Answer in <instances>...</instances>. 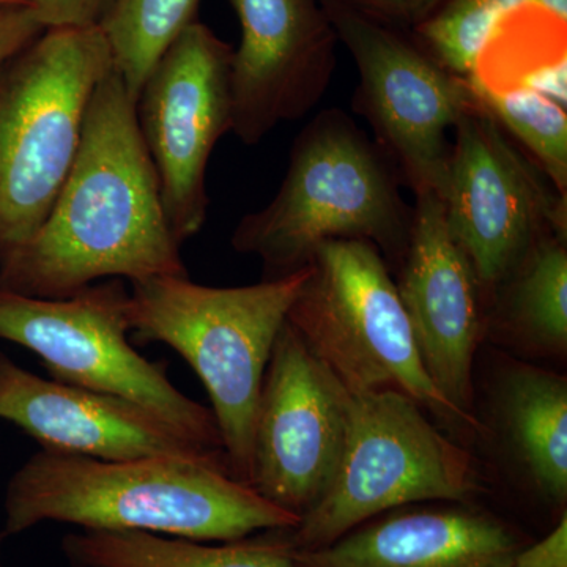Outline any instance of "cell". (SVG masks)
<instances>
[{"label":"cell","instance_id":"24","mask_svg":"<svg viewBox=\"0 0 567 567\" xmlns=\"http://www.w3.org/2000/svg\"><path fill=\"white\" fill-rule=\"evenodd\" d=\"M371 20L398 31L412 32L436 13L447 0H339Z\"/></svg>","mask_w":567,"mask_h":567},{"label":"cell","instance_id":"25","mask_svg":"<svg viewBox=\"0 0 567 567\" xmlns=\"http://www.w3.org/2000/svg\"><path fill=\"white\" fill-rule=\"evenodd\" d=\"M114 0H31L44 28H92L102 24Z\"/></svg>","mask_w":567,"mask_h":567},{"label":"cell","instance_id":"13","mask_svg":"<svg viewBox=\"0 0 567 567\" xmlns=\"http://www.w3.org/2000/svg\"><path fill=\"white\" fill-rule=\"evenodd\" d=\"M227 2L240 22L230 62V132L256 145L323 99L338 65V33L322 0Z\"/></svg>","mask_w":567,"mask_h":567},{"label":"cell","instance_id":"14","mask_svg":"<svg viewBox=\"0 0 567 567\" xmlns=\"http://www.w3.org/2000/svg\"><path fill=\"white\" fill-rule=\"evenodd\" d=\"M413 210L409 248L394 279L399 298L436 390L461 412L476 416L473 365L486 336L483 290L450 233L442 197L416 194Z\"/></svg>","mask_w":567,"mask_h":567},{"label":"cell","instance_id":"19","mask_svg":"<svg viewBox=\"0 0 567 567\" xmlns=\"http://www.w3.org/2000/svg\"><path fill=\"white\" fill-rule=\"evenodd\" d=\"M212 544L142 532L81 529L63 537L71 567H295L281 533Z\"/></svg>","mask_w":567,"mask_h":567},{"label":"cell","instance_id":"4","mask_svg":"<svg viewBox=\"0 0 567 567\" xmlns=\"http://www.w3.org/2000/svg\"><path fill=\"white\" fill-rule=\"evenodd\" d=\"M308 274L306 267L244 287L203 286L188 275L130 282V331L192 365L210 395L230 475L246 486L265 371Z\"/></svg>","mask_w":567,"mask_h":567},{"label":"cell","instance_id":"15","mask_svg":"<svg viewBox=\"0 0 567 567\" xmlns=\"http://www.w3.org/2000/svg\"><path fill=\"white\" fill-rule=\"evenodd\" d=\"M0 420L43 450L103 461L183 457L221 462L224 454L194 445L142 406L25 371L0 352ZM229 468V465H227Z\"/></svg>","mask_w":567,"mask_h":567},{"label":"cell","instance_id":"7","mask_svg":"<svg viewBox=\"0 0 567 567\" xmlns=\"http://www.w3.org/2000/svg\"><path fill=\"white\" fill-rule=\"evenodd\" d=\"M480 488L472 453L443 434L415 401L393 391L350 394L333 483L297 527L279 533L295 550H309L388 511L472 502Z\"/></svg>","mask_w":567,"mask_h":567},{"label":"cell","instance_id":"28","mask_svg":"<svg viewBox=\"0 0 567 567\" xmlns=\"http://www.w3.org/2000/svg\"><path fill=\"white\" fill-rule=\"evenodd\" d=\"M532 2L544 7V9L551 11L563 20H567V0H532Z\"/></svg>","mask_w":567,"mask_h":567},{"label":"cell","instance_id":"17","mask_svg":"<svg viewBox=\"0 0 567 567\" xmlns=\"http://www.w3.org/2000/svg\"><path fill=\"white\" fill-rule=\"evenodd\" d=\"M496 423L529 486L566 509L567 380L532 364L506 368L495 401Z\"/></svg>","mask_w":567,"mask_h":567},{"label":"cell","instance_id":"6","mask_svg":"<svg viewBox=\"0 0 567 567\" xmlns=\"http://www.w3.org/2000/svg\"><path fill=\"white\" fill-rule=\"evenodd\" d=\"M287 322L350 394L393 391L462 434H484L480 417L451 404L425 372L393 271L377 246H320Z\"/></svg>","mask_w":567,"mask_h":567},{"label":"cell","instance_id":"30","mask_svg":"<svg viewBox=\"0 0 567 567\" xmlns=\"http://www.w3.org/2000/svg\"><path fill=\"white\" fill-rule=\"evenodd\" d=\"M6 535H3V533H0V567H2V546H3V540H6Z\"/></svg>","mask_w":567,"mask_h":567},{"label":"cell","instance_id":"10","mask_svg":"<svg viewBox=\"0 0 567 567\" xmlns=\"http://www.w3.org/2000/svg\"><path fill=\"white\" fill-rule=\"evenodd\" d=\"M442 200L486 308L537 240L551 234L567 238V197L480 103L454 126Z\"/></svg>","mask_w":567,"mask_h":567},{"label":"cell","instance_id":"12","mask_svg":"<svg viewBox=\"0 0 567 567\" xmlns=\"http://www.w3.org/2000/svg\"><path fill=\"white\" fill-rule=\"evenodd\" d=\"M350 393L284 323L254 421L249 487L303 517L333 483L349 423Z\"/></svg>","mask_w":567,"mask_h":567},{"label":"cell","instance_id":"29","mask_svg":"<svg viewBox=\"0 0 567 567\" xmlns=\"http://www.w3.org/2000/svg\"><path fill=\"white\" fill-rule=\"evenodd\" d=\"M31 7V0H0V7Z\"/></svg>","mask_w":567,"mask_h":567},{"label":"cell","instance_id":"9","mask_svg":"<svg viewBox=\"0 0 567 567\" xmlns=\"http://www.w3.org/2000/svg\"><path fill=\"white\" fill-rule=\"evenodd\" d=\"M322 6L358 70L353 111L415 196L443 197L454 126L477 103L472 85L436 63L409 32L339 0Z\"/></svg>","mask_w":567,"mask_h":567},{"label":"cell","instance_id":"11","mask_svg":"<svg viewBox=\"0 0 567 567\" xmlns=\"http://www.w3.org/2000/svg\"><path fill=\"white\" fill-rule=\"evenodd\" d=\"M233 52L208 25L194 21L163 52L136 100L137 126L158 174L164 212L182 245L207 221L208 162L233 130Z\"/></svg>","mask_w":567,"mask_h":567},{"label":"cell","instance_id":"16","mask_svg":"<svg viewBox=\"0 0 567 567\" xmlns=\"http://www.w3.org/2000/svg\"><path fill=\"white\" fill-rule=\"evenodd\" d=\"M522 544L472 502H431L380 514L328 546L295 550V567H511Z\"/></svg>","mask_w":567,"mask_h":567},{"label":"cell","instance_id":"3","mask_svg":"<svg viewBox=\"0 0 567 567\" xmlns=\"http://www.w3.org/2000/svg\"><path fill=\"white\" fill-rule=\"evenodd\" d=\"M402 185L393 163L347 112L320 111L295 137L271 203L245 215L230 244L262 262L264 279L303 270L320 246L338 240L377 246L398 271L415 215Z\"/></svg>","mask_w":567,"mask_h":567},{"label":"cell","instance_id":"2","mask_svg":"<svg viewBox=\"0 0 567 567\" xmlns=\"http://www.w3.org/2000/svg\"><path fill=\"white\" fill-rule=\"evenodd\" d=\"M47 522L230 543L259 532H287L300 517L234 480L221 462L103 461L41 447L11 476L2 533L20 535Z\"/></svg>","mask_w":567,"mask_h":567},{"label":"cell","instance_id":"20","mask_svg":"<svg viewBox=\"0 0 567 567\" xmlns=\"http://www.w3.org/2000/svg\"><path fill=\"white\" fill-rule=\"evenodd\" d=\"M566 24L536 3L505 11L466 81L491 92L527 89L540 71L567 61Z\"/></svg>","mask_w":567,"mask_h":567},{"label":"cell","instance_id":"18","mask_svg":"<svg viewBox=\"0 0 567 567\" xmlns=\"http://www.w3.org/2000/svg\"><path fill=\"white\" fill-rule=\"evenodd\" d=\"M543 357L567 352V240L546 235L496 286L486 334Z\"/></svg>","mask_w":567,"mask_h":567},{"label":"cell","instance_id":"23","mask_svg":"<svg viewBox=\"0 0 567 567\" xmlns=\"http://www.w3.org/2000/svg\"><path fill=\"white\" fill-rule=\"evenodd\" d=\"M502 13L495 0H447L410 35L443 69L468 80Z\"/></svg>","mask_w":567,"mask_h":567},{"label":"cell","instance_id":"26","mask_svg":"<svg viewBox=\"0 0 567 567\" xmlns=\"http://www.w3.org/2000/svg\"><path fill=\"white\" fill-rule=\"evenodd\" d=\"M47 31L29 6L0 7V65L33 43Z\"/></svg>","mask_w":567,"mask_h":567},{"label":"cell","instance_id":"27","mask_svg":"<svg viewBox=\"0 0 567 567\" xmlns=\"http://www.w3.org/2000/svg\"><path fill=\"white\" fill-rule=\"evenodd\" d=\"M511 567H567L566 511L546 537L517 551Z\"/></svg>","mask_w":567,"mask_h":567},{"label":"cell","instance_id":"5","mask_svg":"<svg viewBox=\"0 0 567 567\" xmlns=\"http://www.w3.org/2000/svg\"><path fill=\"white\" fill-rule=\"evenodd\" d=\"M114 69L100 25L47 29L0 65V252L24 244L47 219L93 92Z\"/></svg>","mask_w":567,"mask_h":567},{"label":"cell","instance_id":"21","mask_svg":"<svg viewBox=\"0 0 567 567\" xmlns=\"http://www.w3.org/2000/svg\"><path fill=\"white\" fill-rule=\"evenodd\" d=\"M200 0H114L102 31L134 102L153 66L188 25Z\"/></svg>","mask_w":567,"mask_h":567},{"label":"cell","instance_id":"1","mask_svg":"<svg viewBox=\"0 0 567 567\" xmlns=\"http://www.w3.org/2000/svg\"><path fill=\"white\" fill-rule=\"evenodd\" d=\"M158 174L117 70L93 92L80 147L47 219L0 252V282L37 298L73 297L100 279L186 276Z\"/></svg>","mask_w":567,"mask_h":567},{"label":"cell","instance_id":"8","mask_svg":"<svg viewBox=\"0 0 567 567\" xmlns=\"http://www.w3.org/2000/svg\"><path fill=\"white\" fill-rule=\"evenodd\" d=\"M128 297L123 279L92 284L61 300L29 297L0 282V339L35 353L51 379L133 402L194 445L224 454L212 410L133 349Z\"/></svg>","mask_w":567,"mask_h":567},{"label":"cell","instance_id":"22","mask_svg":"<svg viewBox=\"0 0 567 567\" xmlns=\"http://www.w3.org/2000/svg\"><path fill=\"white\" fill-rule=\"evenodd\" d=\"M472 89L477 103L525 148L557 192L567 197L566 107L532 89L507 92L484 91L475 85Z\"/></svg>","mask_w":567,"mask_h":567}]
</instances>
